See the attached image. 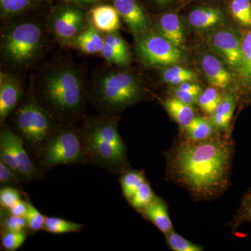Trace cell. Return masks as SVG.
<instances>
[{
  "mask_svg": "<svg viewBox=\"0 0 251 251\" xmlns=\"http://www.w3.org/2000/svg\"><path fill=\"white\" fill-rule=\"evenodd\" d=\"M232 153V144L221 137L188 140L173 150L170 171L194 196L212 197L227 186Z\"/></svg>",
  "mask_w": 251,
  "mask_h": 251,
  "instance_id": "1",
  "label": "cell"
},
{
  "mask_svg": "<svg viewBox=\"0 0 251 251\" xmlns=\"http://www.w3.org/2000/svg\"><path fill=\"white\" fill-rule=\"evenodd\" d=\"M80 131L89 161L113 173L125 166L126 150L115 119H90Z\"/></svg>",
  "mask_w": 251,
  "mask_h": 251,
  "instance_id": "2",
  "label": "cell"
},
{
  "mask_svg": "<svg viewBox=\"0 0 251 251\" xmlns=\"http://www.w3.org/2000/svg\"><path fill=\"white\" fill-rule=\"evenodd\" d=\"M42 97L56 116L64 119L76 117L84 104V85L80 74L72 67L54 69L44 79Z\"/></svg>",
  "mask_w": 251,
  "mask_h": 251,
  "instance_id": "3",
  "label": "cell"
},
{
  "mask_svg": "<svg viewBox=\"0 0 251 251\" xmlns=\"http://www.w3.org/2000/svg\"><path fill=\"white\" fill-rule=\"evenodd\" d=\"M143 87L139 80L126 72H109L96 81L94 98L107 112L119 111L141 98Z\"/></svg>",
  "mask_w": 251,
  "mask_h": 251,
  "instance_id": "4",
  "label": "cell"
},
{
  "mask_svg": "<svg viewBox=\"0 0 251 251\" xmlns=\"http://www.w3.org/2000/svg\"><path fill=\"white\" fill-rule=\"evenodd\" d=\"M44 31L37 23L25 22L10 27L1 40V53L14 67H26L40 54Z\"/></svg>",
  "mask_w": 251,
  "mask_h": 251,
  "instance_id": "5",
  "label": "cell"
},
{
  "mask_svg": "<svg viewBox=\"0 0 251 251\" xmlns=\"http://www.w3.org/2000/svg\"><path fill=\"white\" fill-rule=\"evenodd\" d=\"M15 121L18 135L37 156L59 128L47 110L31 99L17 109Z\"/></svg>",
  "mask_w": 251,
  "mask_h": 251,
  "instance_id": "6",
  "label": "cell"
},
{
  "mask_svg": "<svg viewBox=\"0 0 251 251\" xmlns=\"http://www.w3.org/2000/svg\"><path fill=\"white\" fill-rule=\"evenodd\" d=\"M39 164L49 170L60 165L88 163L80 130L59 128L38 154Z\"/></svg>",
  "mask_w": 251,
  "mask_h": 251,
  "instance_id": "7",
  "label": "cell"
},
{
  "mask_svg": "<svg viewBox=\"0 0 251 251\" xmlns=\"http://www.w3.org/2000/svg\"><path fill=\"white\" fill-rule=\"evenodd\" d=\"M137 50L145 64L151 67H168L181 62V49L156 31H148L138 37Z\"/></svg>",
  "mask_w": 251,
  "mask_h": 251,
  "instance_id": "8",
  "label": "cell"
},
{
  "mask_svg": "<svg viewBox=\"0 0 251 251\" xmlns=\"http://www.w3.org/2000/svg\"><path fill=\"white\" fill-rule=\"evenodd\" d=\"M207 42L229 67L237 70L242 62V33L234 29H218L209 34Z\"/></svg>",
  "mask_w": 251,
  "mask_h": 251,
  "instance_id": "9",
  "label": "cell"
},
{
  "mask_svg": "<svg viewBox=\"0 0 251 251\" xmlns=\"http://www.w3.org/2000/svg\"><path fill=\"white\" fill-rule=\"evenodd\" d=\"M50 25L57 40L64 44H72L87 27L82 11L71 6L56 11L50 18Z\"/></svg>",
  "mask_w": 251,
  "mask_h": 251,
  "instance_id": "10",
  "label": "cell"
},
{
  "mask_svg": "<svg viewBox=\"0 0 251 251\" xmlns=\"http://www.w3.org/2000/svg\"><path fill=\"white\" fill-rule=\"evenodd\" d=\"M0 137L7 141L12 150L18 168V176L23 181H31L38 179L40 176V171L31 161L21 137L9 127L1 128Z\"/></svg>",
  "mask_w": 251,
  "mask_h": 251,
  "instance_id": "11",
  "label": "cell"
},
{
  "mask_svg": "<svg viewBox=\"0 0 251 251\" xmlns=\"http://www.w3.org/2000/svg\"><path fill=\"white\" fill-rule=\"evenodd\" d=\"M120 17L137 37L150 31V23L147 14L136 0H112Z\"/></svg>",
  "mask_w": 251,
  "mask_h": 251,
  "instance_id": "12",
  "label": "cell"
},
{
  "mask_svg": "<svg viewBox=\"0 0 251 251\" xmlns=\"http://www.w3.org/2000/svg\"><path fill=\"white\" fill-rule=\"evenodd\" d=\"M22 87L20 81L10 74L0 75V120L3 122L14 111L21 100Z\"/></svg>",
  "mask_w": 251,
  "mask_h": 251,
  "instance_id": "13",
  "label": "cell"
},
{
  "mask_svg": "<svg viewBox=\"0 0 251 251\" xmlns=\"http://www.w3.org/2000/svg\"><path fill=\"white\" fill-rule=\"evenodd\" d=\"M239 92L247 100H251V29L242 33V57L235 72Z\"/></svg>",
  "mask_w": 251,
  "mask_h": 251,
  "instance_id": "14",
  "label": "cell"
},
{
  "mask_svg": "<svg viewBox=\"0 0 251 251\" xmlns=\"http://www.w3.org/2000/svg\"><path fill=\"white\" fill-rule=\"evenodd\" d=\"M105 45L101 56L107 62L125 67L131 60L129 50L121 36L115 32L104 35Z\"/></svg>",
  "mask_w": 251,
  "mask_h": 251,
  "instance_id": "15",
  "label": "cell"
},
{
  "mask_svg": "<svg viewBox=\"0 0 251 251\" xmlns=\"http://www.w3.org/2000/svg\"><path fill=\"white\" fill-rule=\"evenodd\" d=\"M201 67L209 82L216 87L226 88L232 82L230 72L225 67L224 63L214 54H204L201 59Z\"/></svg>",
  "mask_w": 251,
  "mask_h": 251,
  "instance_id": "16",
  "label": "cell"
},
{
  "mask_svg": "<svg viewBox=\"0 0 251 251\" xmlns=\"http://www.w3.org/2000/svg\"><path fill=\"white\" fill-rule=\"evenodd\" d=\"M158 32L180 49H184L185 34L182 23L177 14L168 13L162 15L157 23Z\"/></svg>",
  "mask_w": 251,
  "mask_h": 251,
  "instance_id": "17",
  "label": "cell"
},
{
  "mask_svg": "<svg viewBox=\"0 0 251 251\" xmlns=\"http://www.w3.org/2000/svg\"><path fill=\"white\" fill-rule=\"evenodd\" d=\"M92 25L100 32H115L120 29V15L115 6L99 5L90 11Z\"/></svg>",
  "mask_w": 251,
  "mask_h": 251,
  "instance_id": "18",
  "label": "cell"
},
{
  "mask_svg": "<svg viewBox=\"0 0 251 251\" xmlns=\"http://www.w3.org/2000/svg\"><path fill=\"white\" fill-rule=\"evenodd\" d=\"M225 14L221 9L214 6H201L192 10L188 21L195 29H206L216 27L224 22Z\"/></svg>",
  "mask_w": 251,
  "mask_h": 251,
  "instance_id": "19",
  "label": "cell"
},
{
  "mask_svg": "<svg viewBox=\"0 0 251 251\" xmlns=\"http://www.w3.org/2000/svg\"><path fill=\"white\" fill-rule=\"evenodd\" d=\"M72 45L85 54H101L105 45V39L100 31L90 25L75 38Z\"/></svg>",
  "mask_w": 251,
  "mask_h": 251,
  "instance_id": "20",
  "label": "cell"
},
{
  "mask_svg": "<svg viewBox=\"0 0 251 251\" xmlns=\"http://www.w3.org/2000/svg\"><path fill=\"white\" fill-rule=\"evenodd\" d=\"M141 213L145 219L152 223L163 233L166 234L173 231V224L168 214V208L161 198H156Z\"/></svg>",
  "mask_w": 251,
  "mask_h": 251,
  "instance_id": "21",
  "label": "cell"
},
{
  "mask_svg": "<svg viewBox=\"0 0 251 251\" xmlns=\"http://www.w3.org/2000/svg\"><path fill=\"white\" fill-rule=\"evenodd\" d=\"M163 105L170 116L182 128L187 127L196 117L192 105L185 103L175 97L166 99L163 102Z\"/></svg>",
  "mask_w": 251,
  "mask_h": 251,
  "instance_id": "22",
  "label": "cell"
},
{
  "mask_svg": "<svg viewBox=\"0 0 251 251\" xmlns=\"http://www.w3.org/2000/svg\"><path fill=\"white\" fill-rule=\"evenodd\" d=\"M235 98L232 93L226 94L221 98L217 108L212 114L211 120V122L216 128L227 130L229 128L235 110Z\"/></svg>",
  "mask_w": 251,
  "mask_h": 251,
  "instance_id": "23",
  "label": "cell"
},
{
  "mask_svg": "<svg viewBox=\"0 0 251 251\" xmlns=\"http://www.w3.org/2000/svg\"><path fill=\"white\" fill-rule=\"evenodd\" d=\"M215 128L212 122L196 117L184 129L188 140H204L214 136Z\"/></svg>",
  "mask_w": 251,
  "mask_h": 251,
  "instance_id": "24",
  "label": "cell"
},
{
  "mask_svg": "<svg viewBox=\"0 0 251 251\" xmlns=\"http://www.w3.org/2000/svg\"><path fill=\"white\" fill-rule=\"evenodd\" d=\"M120 180L124 196L127 201H129L140 185L147 179L143 171H128L122 175Z\"/></svg>",
  "mask_w": 251,
  "mask_h": 251,
  "instance_id": "25",
  "label": "cell"
},
{
  "mask_svg": "<svg viewBox=\"0 0 251 251\" xmlns=\"http://www.w3.org/2000/svg\"><path fill=\"white\" fill-rule=\"evenodd\" d=\"M229 10L238 24L245 30L251 29V0H230Z\"/></svg>",
  "mask_w": 251,
  "mask_h": 251,
  "instance_id": "26",
  "label": "cell"
},
{
  "mask_svg": "<svg viewBox=\"0 0 251 251\" xmlns=\"http://www.w3.org/2000/svg\"><path fill=\"white\" fill-rule=\"evenodd\" d=\"M161 76L164 82L173 85H179L183 82H193L197 78L196 74L192 71L176 64L163 71Z\"/></svg>",
  "mask_w": 251,
  "mask_h": 251,
  "instance_id": "27",
  "label": "cell"
},
{
  "mask_svg": "<svg viewBox=\"0 0 251 251\" xmlns=\"http://www.w3.org/2000/svg\"><path fill=\"white\" fill-rule=\"evenodd\" d=\"M84 225L56 217H46L44 230L49 233L60 234L80 232Z\"/></svg>",
  "mask_w": 251,
  "mask_h": 251,
  "instance_id": "28",
  "label": "cell"
},
{
  "mask_svg": "<svg viewBox=\"0 0 251 251\" xmlns=\"http://www.w3.org/2000/svg\"><path fill=\"white\" fill-rule=\"evenodd\" d=\"M156 198L151 186L146 180L140 185L138 191L133 195L128 202L134 209L141 212L150 205Z\"/></svg>",
  "mask_w": 251,
  "mask_h": 251,
  "instance_id": "29",
  "label": "cell"
},
{
  "mask_svg": "<svg viewBox=\"0 0 251 251\" xmlns=\"http://www.w3.org/2000/svg\"><path fill=\"white\" fill-rule=\"evenodd\" d=\"M26 231L12 232V231L1 230V247L5 251H15L22 247L27 239Z\"/></svg>",
  "mask_w": 251,
  "mask_h": 251,
  "instance_id": "30",
  "label": "cell"
},
{
  "mask_svg": "<svg viewBox=\"0 0 251 251\" xmlns=\"http://www.w3.org/2000/svg\"><path fill=\"white\" fill-rule=\"evenodd\" d=\"M221 97L216 89L209 87L200 94L198 103L203 111L212 115L221 101Z\"/></svg>",
  "mask_w": 251,
  "mask_h": 251,
  "instance_id": "31",
  "label": "cell"
},
{
  "mask_svg": "<svg viewBox=\"0 0 251 251\" xmlns=\"http://www.w3.org/2000/svg\"><path fill=\"white\" fill-rule=\"evenodd\" d=\"M166 240L172 250L175 251H201L202 248L189 242L179 234L171 231L166 234Z\"/></svg>",
  "mask_w": 251,
  "mask_h": 251,
  "instance_id": "32",
  "label": "cell"
},
{
  "mask_svg": "<svg viewBox=\"0 0 251 251\" xmlns=\"http://www.w3.org/2000/svg\"><path fill=\"white\" fill-rule=\"evenodd\" d=\"M27 229L31 232H37L44 229L46 217L28 201V211L25 216Z\"/></svg>",
  "mask_w": 251,
  "mask_h": 251,
  "instance_id": "33",
  "label": "cell"
},
{
  "mask_svg": "<svg viewBox=\"0 0 251 251\" xmlns=\"http://www.w3.org/2000/svg\"><path fill=\"white\" fill-rule=\"evenodd\" d=\"M21 200V192L18 188L6 186L1 187L0 190V205L3 210H9Z\"/></svg>",
  "mask_w": 251,
  "mask_h": 251,
  "instance_id": "34",
  "label": "cell"
},
{
  "mask_svg": "<svg viewBox=\"0 0 251 251\" xmlns=\"http://www.w3.org/2000/svg\"><path fill=\"white\" fill-rule=\"evenodd\" d=\"M31 4V0H0L1 11L6 16L21 14Z\"/></svg>",
  "mask_w": 251,
  "mask_h": 251,
  "instance_id": "35",
  "label": "cell"
},
{
  "mask_svg": "<svg viewBox=\"0 0 251 251\" xmlns=\"http://www.w3.org/2000/svg\"><path fill=\"white\" fill-rule=\"evenodd\" d=\"M1 229L12 231V232H21L27 229V221L22 216L13 215L9 213V215L4 216L1 221Z\"/></svg>",
  "mask_w": 251,
  "mask_h": 251,
  "instance_id": "36",
  "label": "cell"
},
{
  "mask_svg": "<svg viewBox=\"0 0 251 251\" xmlns=\"http://www.w3.org/2000/svg\"><path fill=\"white\" fill-rule=\"evenodd\" d=\"M245 223L251 224V188L243 198L240 208L234 219V226L239 227Z\"/></svg>",
  "mask_w": 251,
  "mask_h": 251,
  "instance_id": "37",
  "label": "cell"
},
{
  "mask_svg": "<svg viewBox=\"0 0 251 251\" xmlns=\"http://www.w3.org/2000/svg\"><path fill=\"white\" fill-rule=\"evenodd\" d=\"M22 181L18 175L13 171L9 167L0 161V184L1 187L12 186L14 187Z\"/></svg>",
  "mask_w": 251,
  "mask_h": 251,
  "instance_id": "38",
  "label": "cell"
},
{
  "mask_svg": "<svg viewBox=\"0 0 251 251\" xmlns=\"http://www.w3.org/2000/svg\"><path fill=\"white\" fill-rule=\"evenodd\" d=\"M173 94H174L175 98L179 99L180 100L184 102V103L191 105L197 103L198 97H199V96L196 95V94L179 90V89L176 88V87L173 90Z\"/></svg>",
  "mask_w": 251,
  "mask_h": 251,
  "instance_id": "39",
  "label": "cell"
},
{
  "mask_svg": "<svg viewBox=\"0 0 251 251\" xmlns=\"http://www.w3.org/2000/svg\"><path fill=\"white\" fill-rule=\"evenodd\" d=\"M9 213L13 215L25 217L28 211V201L21 200L9 209Z\"/></svg>",
  "mask_w": 251,
  "mask_h": 251,
  "instance_id": "40",
  "label": "cell"
},
{
  "mask_svg": "<svg viewBox=\"0 0 251 251\" xmlns=\"http://www.w3.org/2000/svg\"><path fill=\"white\" fill-rule=\"evenodd\" d=\"M176 88L185 91V92H189V93L196 94L197 96H200V94L202 93V88H201V86L193 83L192 82H183V83L177 85Z\"/></svg>",
  "mask_w": 251,
  "mask_h": 251,
  "instance_id": "41",
  "label": "cell"
},
{
  "mask_svg": "<svg viewBox=\"0 0 251 251\" xmlns=\"http://www.w3.org/2000/svg\"><path fill=\"white\" fill-rule=\"evenodd\" d=\"M68 1H73V2L91 4V3L98 2V1H101V0H68Z\"/></svg>",
  "mask_w": 251,
  "mask_h": 251,
  "instance_id": "42",
  "label": "cell"
},
{
  "mask_svg": "<svg viewBox=\"0 0 251 251\" xmlns=\"http://www.w3.org/2000/svg\"><path fill=\"white\" fill-rule=\"evenodd\" d=\"M153 1H156V2L160 4H167V3L171 2L173 0H153Z\"/></svg>",
  "mask_w": 251,
  "mask_h": 251,
  "instance_id": "43",
  "label": "cell"
}]
</instances>
